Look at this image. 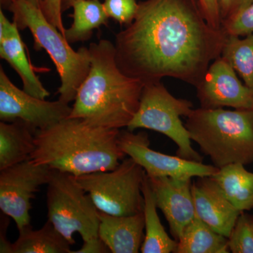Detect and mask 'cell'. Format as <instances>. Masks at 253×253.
I'll list each match as a JSON object with an SVG mask.
<instances>
[{"instance_id": "obj_2", "label": "cell", "mask_w": 253, "mask_h": 253, "mask_svg": "<svg viewBox=\"0 0 253 253\" xmlns=\"http://www.w3.org/2000/svg\"><path fill=\"white\" fill-rule=\"evenodd\" d=\"M89 50L90 69L68 118L108 129L127 127L139 109L144 83L121 71L112 42L100 40L91 43Z\"/></svg>"}, {"instance_id": "obj_9", "label": "cell", "mask_w": 253, "mask_h": 253, "mask_svg": "<svg viewBox=\"0 0 253 253\" xmlns=\"http://www.w3.org/2000/svg\"><path fill=\"white\" fill-rule=\"evenodd\" d=\"M53 171L30 158L0 170V209L14 219L18 231L31 226V201L39 188L48 184Z\"/></svg>"}, {"instance_id": "obj_25", "label": "cell", "mask_w": 253, "mask_h": 253, "mask_svg": "<svg viewBox=\"0 0 253 253\" xmlns=\"http://www.w3.org/2000/svg\"><path fill=\"white\" fill-rule=\"evenodd\" d=\"M103 4L109 18L126 26L134 21L139 9L136 0H104Z\"/></svg>"}, {"instance_id": "obj_5", "label": "cell", "mask_w": 253, "mask_h": 253, "mask_svg": "<svg viewBox=\"0 0 253 253\" xmlns=\"http://www.w3.org/2000/svg\"><path fill=\"white\" fill-rule=\"evenodd\" d=\"M7 10L13 14V22L20 31H31L35 49L45 50L52 60L61 81L59 99L67 104L75 101L78 89L90 69L89 47L83 46L75 51L42 10L26 0H16Z\"/></svg>"}, {"instance_id": "obj_6", "label": "cell", "mask_w": 253, "mask_h": 253, "mask_svg": "<svg viewBox=\"0 0 253 253\" xmlns=\"http://www.w3.org/2000/svg\"><path fill=\"white\" fill-rule=\"evenodd\" d=\"M193 109L191 101L173 96L162 82L146 83L139 109L126 128L131 131L143 128L161 133L175 143L178 156L202 162L203 158L193 148L189 131L181 120Z\"/></svg>"}, {"instance_id": "obj_27", "label": "cell", "mask_w": 253, "mask_h": 253, "mask_svg": "<svg viewBox=\"0 0 253 253\" xmlns=\"http://www.w3.org/2000/svg\"><path fill=\"white\" fill-rule=\"evenodd\" d=\"M46 19L65 36V28L62 21L61 0H44L41 9Z\"/></svg>"}, {"instance_id": "obj_26", "label": "cell", "mask_w": 253, "mask_h": 253, "mask_svg": "<svg viewBox=\"0 0 253 253\" xmlns=\"http://www.w3.org/2000/svg\"><path fill=\"white\" fill-rule=\"evenodd\" d=\"M221 29L229 36L243 37L253 34V0L242 11L222 21Z\"/></svg>"}, {"instance_id": "obj_24", "label": "cell", "mask_w": 253, "mask_h": 253, "mask_svg": "<svg viewBox=\"0 0 253 253\" xmlns=\"http://www.w3.org/2000/svg\"><path fill=\"white\" fill-rule=\"evenodd\" d=\"M233 253H253V216L241 212L228 237Z\"/></svg>"}, {"instance_id": "obj_8", "label": "cell", "mask_w": 253, "mask_h": 253, "mask_svg": "<svg viewBox=\"0 0 253 253\" xmlns=\"http://www.w3.org/2000/svg\"><path fill=\"white\" fill-rule=\"evenodd\" d=\"M145 176L144 168L129 157L112 170L83 174L76 179L99 211L129 216L143 212Z\"/></svg>"}, {"instance_id": "obj_17", "label": "cell", "mask_w": 253, "mask_h": 253, "mask_svg": "<svg viewBox=\"0 0 253 253\" xmlns=\"http://www.w3.org/2000/svg\"><path fill=\"white\" fill-rule=\"evenodd\" d=\"M35 134L23 121L0 122V170L30 158L36 148Z\"/></svg>"}, {"instance_id": "obj_30", "label": "cell", "mask_w": 253, "mask_h": 253, "mask_svg": "<svg viewBox=\"0 0 253 253\" xmlns=\"http://www.w3.org/2000/svg\"><path fill=\"white\" fill-rule=\"evenodd\" d=\"M81 249L77 251H72L71 253H111L108 246L104 241L98 237L93 238L87 241H83Z\"/></svg>"}, {"instance_id": "obj_33", "label": "cell", "mask_w": 253, "mask_h": 253, "mask_svg": "<svg viewBox=\"0 0 253 253\" xmlns=\"http://www.w3.org/2000/svg\"><path fill=\"white\" fill-rule=\"evenodd\" d=\"M77 0H61V10L62 12L72 8L73 3Z\"/></svg>"}, {"instance_id": "obj_1", "label": "cell", "mask_w": 253, "mask_h": 253, "mask_svg": "<svg viewBox=\"0 0 253 253\" xmlns=\"http://www.w3.org/2000/svg\"><path fill=\"white\" fill-rule=\"evenodd\" d=\"M225 38L208 24L199 0H145L134 21L115 36L116 62L144 84L172 78L196 88Z\"/></svg>"}, {"instance_id": "obj_31", "label": "cell", "mask_w": 253, "mask_h": 253, "mask_svg": "<svg viewBox=\"0 0 253 253\" xmlns=\"http://www.w3.org/2000/svg\"><path fill=\"white\" fill-rule=\"evenodd\" d=\"M3 213V212H2ZM4 214V213H3ZM9 216L6 214H1V234H0V253H13L12 244L6 239V231L8 225L9 224Z\"/></svg>"}, {"instance_id": "obj_11", "label": "cell", "mask_w": 253, "mask_h": 253, "mask_svg": "<svg viewBox=\"0 0 253 253\" xmlns=\"http://www.w3.org/2000/svg\"><path fill=\"white\" fill-rule=\"evenodd\" d=\"M118 140L123 153L140 165L149 177L192 179L212 176L219 169L202 162L154 151L150 148L149 136L146 133L134 134L128 129L120 131Z\"/></svg>"}, {"instance_id": "obj_7", "label": "cell", "mask_w": 253, "mask_h": 253, "mask_svg": "<svg viewBox=\"0 0 253 253\" xmlns=\"http://www.w3.org/2000/svg\"><path fill=\"white\" fill-rule=\"evenodd\" d=\"M46 206L48 220L72 246L75 233L83 241L99 236V210L73 174L54 169L47 184Z\"/></svg>"}, {"instance_id": "obj_19", "label": "cell", "mask_w": 253, "mask_h": 253, "mask_svg": "<svg viewBox=\"0 0 253 253\" xmlns=\"http://www.w3.org/2000/svg\"><path fill=\"white\" fill-rule=\"evenodd\" d=\"M144 197L145 236L142 253H169L175 251L177 241L169 237L161 223L149 177L145 176L142 186Z\"/></svg>"}, {"instance_id": "obj_23", "label": "cell", "mask_w": 253, "mask_h": 253, "mask_svg": "<svg viewBox=\"0 0 253 253\" xmlns=\"http://www.w3.org/2000/svg\"><path fill=\"white\" fill-rule=\"evenodd\" d=\"M221 57L231 65L253 90V34L244 38L226 35Z\"/></svg>"}, {"instance_id": "obj_20", "label": "cell", "mask_w": 253, "mask_h": 253, "mask_svg": "<svg viewBox=\"0 0 253 253\" xmlns=\"http://www.w3.org/2000/svg\"><path fill=\"white\" fill-rule=\"evenodd\" d=\"M228 238L196 215L178 239L175 253H228Z\"/></svg>"}, {"instance_id": "obj_28", "label": "cell", "mask_w": 253, "mask_h": 253, "mask_svg": "<svg viewBox=\"0 0 253 253\" xmlns=\"http://www.w3.org/2000/svg\"><path fill=\"white\" fill-rule=\"evenodd\" d=\"M199 2L208 24L214 29L221 30V19L218 0H199Z\"/></svg>"}, {"instance_id": "obj_18", "label": "cell", "mask_w": 253, "mask_h": 253, "mask_svg": "<svg viewBox=\"0 0 253 253\" xmlns=\"http://www.w3.org/2000/svg\"><path fill=\"white\" fill-rule=\"evenodd\" d=\"M227 199L240 212L253 209V173L241 163L219 168L212 176Z\"/></svg>"}, {"instance_id": "obj_32", "label": "cell", "mask_w": 253, "mask_h": 253, "mask_svg": "<svg viewBox=\"0 0 253 253\" xmlns=\"http://www.w3.org/2000/svg\"><path fill=\"white\" fill-rule=\"evenodd\" d=\"M15 1H16V0H0L1 9L7 10L10 5L12 4ZM26 1L41 9L42 4L44 0H26Z\"/></svg>"}, {"instance_id": "obj_4", "label": "cell", "mask_w": 253, "mask_h": 253, "mask_svg": "<svg viewBox=\"0 0 253 253\" xmlns=\"http://www.w3.org/2000/svg\"><path fill=\"white\" fill-rule=\"evenodd\" d=\"M184 125L215 167L253 163V110L201 107L192 110Z\"/></svg>"}, {"instance_id": "obj_13", "label": "cell", "mask_w": 253, "mask_h": 253, "mask_svg": "<svg viewBox=\"0 0 253 253\" xmlns=\"http://www.w3.org/2000/svg\"><path fill=\"white\" fill-rule=\"evenodd\" d=\"M149 179L156 206L162 211L171 234L177 241L186 226L196 217L191 179L161 176Z\"/></svg>"}, {"instance_id": "obj_21", "label": "cell", "mask_w": 253, "mask_h": 253, "mask_svg": "<svg viewBox=\"0 0 253 253\" xmlns=\"http://www.w3.org/2000/svg\"><path fill=\"white\" fill-rule=\"evenodd\" d=\"M66 238L48 220L41 229L33 230L32 226L19 231L12 244L13 253H71Z\"/></svg>"}, {"instance_id": "obj_29", "label": "cell", "mask_w": 253, "mask_h": 253, "mask_svg": "<svg viewBox=\"0 0 253 253\" xmlns=\"http://www.w3.org/2000/svg\"><path fill=\"white\" fill-rule=\"evenodd\" d=\"M252 1L253 0H218L221 23L247 7Z\"/></svg>"}, {"instance_id": "obj_12", "label": "cell", "mask_w": 253, "mask_h": 253, "mask_svg": "<svg viewBox=\"0 0 253 253\" xmlns=\"http://www.w3.org/2000/svg\"><path fill=\"white\" fill-rule=\"evenodd\" d=\"M196 90L205 109L253 110V89L242 84L235 70L221 56L211 63Z\"/></svg>"}, {"instance_id": "obj_3", "label": "cell", "mask_w": 253, "mask_h": 253, "mask_svg": "<svg viewBox=\"0 0 253 253\" xmlns=\"http://www.w3.org/2000/svg\"><path fill=\"white\" fill-rule=\"evenodd\" d=\"M120 131L67 118L36 131L30 159L75 176L112 170L126 156L120 147Z\"/></svg>"}, {"instance_id": "obj_14", "label": "cell", "mask_w": 253, "mask_h": 253, "mask_svg": "<svg viewBox=\"0 0 253 253\" xmlns=\"http://www.w3.org/2000/svg\"><path fill=\"white\" fill-rule=\"evenodd\" d=\"M196 215L221 235L229 237L241 214L212 176L192 184Z\"/></svg>"}, {"instance_id": "obj_15", "label": "cell", "mask_w": 253, "mask_h": 253, "mask_svg": "<svg viewBox=\"0 0 253 253\" xmlns=\"http://www.w3.org/2000/svg\"><path fill=\"white\" fill-rule=\"evenodd\" d=\"M20 30L0 9V57L9 63L22 81L23 90L39 99H45L49 91L34 72L28 59Z\"/></svg>"}, {"instance_id": "obj_10", "label": "cell", "mask_w": 253, "mask_h": 253, "mask_svg": "<svg viewBox=\"0 0 253 253\" xmlns=\"http://www.w3.org/2000/svg\"><path fill=\"white\" fill-rule=\"evenodd\" d=\"M71 111L69 104L61 100L46 101L20 89L0 66V121H23L36 132L69 117Z\"/></svg>"}, {"instance_id": "obj_16", "label": "cell", "mask_w": 253, "mask_h": 253, "mask_svg": "<svg viewBox=\"0 0 253 253\" xmlns=\"http://www.w3.org/2000/svg\"><path fill=\"white\" fill-rule=\"evenodd\" d=\"M99 236L112 253H137L144 242V212L115 216L99 211Z\"/></svg>"}, {"instance_id": "obj_22", "label": "cell", "mask_w": 253, "mask_h": 253, "mask_svg": "<svg viewBox=\"0 0 253 253\" xmlns=\"http://www.w3.org/2000/svg\"><path fill=\"white\" fill-rule=\"evenodd\" d=\"M72 8L73 23L64 36L70 44L89 41L94 30L109 22L104 4L99 0H77Z\"/></svg>"}]
</instances>
